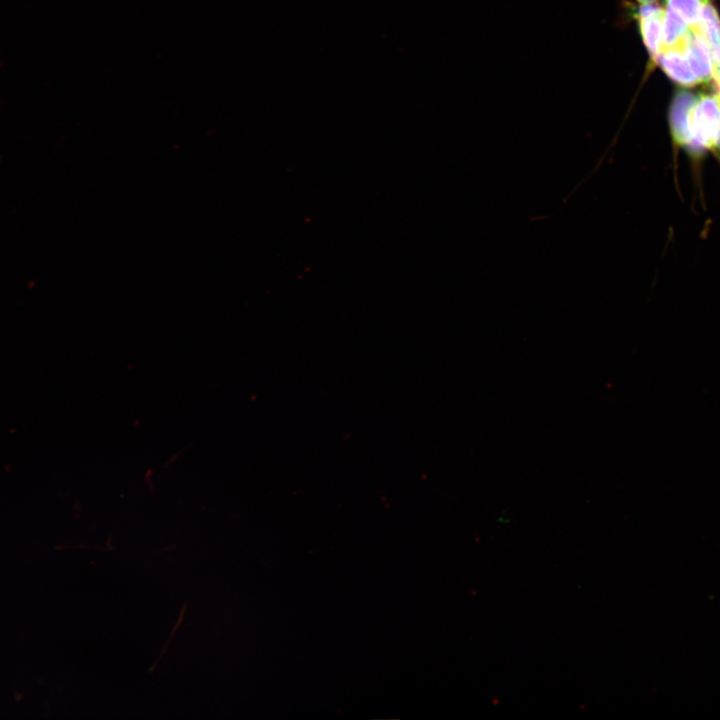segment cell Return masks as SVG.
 <instances>
[{
  "instance_id": "cell-4",
  "label": "cell",
  "mask_w": 720,
  "mask_h": 720,
  "mask_svg": "<svg viewBox=\"0 0 720 720\" xmlns=\"http://www.w3.org/2000/svg\"><path fill=\"white\" fill-rule=\"evenodd\" d=\"M657 63L664 73L676 83L692 87L699 83L697 77L693 73L684 50L681 49H665L661 50L656 58Z\"/></svg>"
},
{
  "instance_id": "cell-9",
  "label": "cell",
  "mask_w": 720,
  "mask_h": 720,
  "mask_svg": "<svg viewBox=\"0 0 720 720\" xmlns=\"http://www.w3.org/2000/svg\"><path fill=\"white\" fill-rule=\"evenodd\" d=\"M640 4L655 3L657 0H637Z\"/></svg>"
},
{
  "instance_id": "cell-3",
  "label": "cell",
  "mask_w": 720,
  "mask_h": 720,
  "mask_svg": "<svg viewBox=\"0 0 720 720\" xmlns=\"http://www.w3.org/2000/svg\"><path fill=\"white\" fill-rule=\"evenodd\" d=\"M701 30L712 61V79L720 91V18L710 0H703Z\"/></svg>"
},
{
  "instance_id": "cell-1",
  "label": "cell",
  "mask_w": 720,
  "mask_h": 720,
  "mask_svg": "<svg viewBox=\"0 0 720 720\" xmlns=\"http://www.w3.org/2000/svg\"><path fill=\"white\" fill-rule=\"evenodd\" d=\"M686 148L694 154L720 149V103L716 94L697 97L693 104Z\"/></svg>"
},
{
  "instance_id": "cell-7",
  "label": "cell",
  "mask_w": 720,
  "mask_h": 720,
  "mask_svg": "<svg viewBox=\"0 0 720 720\" xmlns=\"http://www.w3.org/2000/svg\"><path fill=\"white\" fill-rule=\"evenodd\" d=\"M690 29L685 19L667 7L663 20L662 49L684 50Z\"/></svg>"
},
{
  "instance_id": "cell-5",
  "label": "cell",
  "mask_w": 720,
  "mask_h": 720,
  "mask_svg": "<svg viewBox=\"0 0 720 720\" xmlns=\"http://www.w3.org/2000/svg\"><path fill=\"white\" fill-rule=\"evenodd\" d=\"M697 97L687 91L678 92L672 100L669 111V124L673 143L687 145L689 112Z\"/></svg>"
},
{
  "instance_id": "cell-8",
  "label": "cell",
  "mask_w": 720,
  "mask_h": 720,
  "mask_svg": "<svg viewBox=\"0 0 720 720\" xmlns=\"http://www.w3.org/2000/svg\"><path fill=\"white\" fill-rule=\"evenodd\" d=\"M668 8L676 11L687 22L693 33H702L701 7L703 0H666Z\"/></svg>"
},
{
  "instance_id": "cell-6",
  "label": "cell",
  "mask_w": 720,
  "mask_h": 720,
  "mask_svg": "<svg viewBox=\"0 0 720 720\" xmlns=\"http://www.w3.org/2000/svg\"><path fill=\"white\" fill-rule=\"evenodd\" d=\"M684 53L699 83L710 81L712 61L702 33H693L690 30L684 46Z\"/></svg>"
},
{
  "instance_id": "cell-2",
  "label": "cell",
  "mask_w": 720,
  "mask_h": 720,
  "mask_svg": "<svg viewBox=\"0 0 720 720\" xmlns=\"http://www.w3.org/2000/svg\"><path fill=\"white\" fill-rule=\"evenodd\" d=\"M664 14L665 9L649 3L640 4L635 15L642 42L654 62L662 49Z\"/></svg>"
}]
</instances>
